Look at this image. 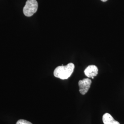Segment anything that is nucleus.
I'll return each instance as SVG.
<instances>
[{"instance_id": "obj_2", "label": "nucleus", "mask_w": 124, "mask_h": 124, "mask_svg": "<svg viewBox=\"0 0 124 124\" xmlns=\"http://www.w3.org/2000/svg\"><path fill=\"white\" fill-rule=\"evenodd\" d=\"M38 7L36 0H28L23 8V14L27 17H31L37 12Z\"/></svg>"}, {"instance_id": "obj_3", "label": "nucleus", "mask_w": 124, "mask_h": 124, "mask_svg": "<svg viewBox=\"0 0 124 124\" xmlns=\"http://www.w3.org/2000/svg\"><path fill=\"white\" fill-rule=\"evenodd\" d=\"M92 84V80L89 78H85L79 81V91L82 95H85L88 91Z\"/></svg>"}, {"instance_id": "obj_5", "label": "nucleus", "mask_w": 124, "mask_h": 124, "mask_svg": "<svg viewBox=\"0 0 124 124\" xmlns=\"http://www.w3.org/2000/svg\"><path fill=\"white\" fill-rule=\"evenodd\" d=\"M102 121L104 124H120L118 121L113 118L111 115L107 113L103 115Z\"/></svg>"}, {"instance_id": "obj_4", "label": "nucleus", "mask_w": 124, "mask_h": 124, "mask_svg": "<svg viewBox=\"0 0 124 124\" xmlns=\"http://www.w3.org/2000/svg\"><path fill=\"white\" fill-rule=\"evenodd\" d=\"M98 67L94 65H89L84 70V74L88 78L94 79L95 76H96L98 74Z\"/></svg>"}, {"instance_id": "obj_7", "label": "nucleus", "mask_w": 124, "mask_h": 124, "mask_svg": "<svg viewBox=\"0 0 124 124\" xmlns=\"http://www.w3.org/2000/svg\"><path fill=\"white\" fill-rule=\"evenodd\" d=\"M101 0L102 1H103V2H106L108 0Z\"/></svg>"}, {"instance_id": "obj_1", "label": "nucleus", "mask_w": 124, "mask_h": 124, "mask_svg": "<svg viewBox=\"0 0 124 124\" xmlns=\"http://www.w3.org/2000/svg\"><path fill=\"white\" fill-rule=\"evenodd\" d=\"M75 69V65L73 63H69L66 66H58L55 69L53 74L55 77L61 80H66L73 73Z\"/></svg>"}, {"instance_id": "obj_6", "label": "nucleus", "mask_w": 124, "mask_h": 124, "mask_svg": "<svg viewBox=\"0 0 124 124\" xmlns=\"http://www.w3.org/2000/svg\"><path fill=\"white\" fill-rule=\"evenodd\" d=\"M16 124H32L31 122L28 121L26 120H19L17 122Z\"/></svg>"}]
</instances>
